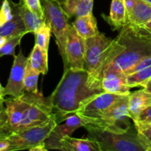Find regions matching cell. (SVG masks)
Returning a JSON list of instances; mask_svg holds the SVG:
<instances>
[{"label": "cell", "mask_w": 151, "mask_h": 151, "mask_svg": "<svg viewBox=\"0 0 151 151\" xmlns=\"http://www.w3.org/2000/svg\"><path fill=\"white\" fill-rule=\"evenodd\" d=\"M139 37H141V38H144V39H145V40H147V41L151 42V33L150 34H147V35H142V36H139Z\"/></svg>", "instance_id": "39"}, {"label": "cell", "mask_w": 151, "mask_h": 151, "mask_svg": "<svg viewBox=\"0 0 151 151\" xmlns=\"http://www.w3.org/2000/svg\"><path fill=\"white\" fill-rule=\"evenodd\" d=\"M30 150V151H47L48 150L47 148H46L45 145H44V142L41 143V144L35 146V147H32L30 148V150Z\"/></svg>", "instance_id": "35"}, {"label": "cell", "mask_w": 151, "mask_h": 151, "mask_svg": "<svg viewBox=\"0 0 151 151\" xmlns=\"http://www.w3.org/2000/svg\"><path fill=\"white\" fill-rule=\"evenodd\" d=\"M35 95L32 93L24 92L19 97H11V98L4 100L7 114V123L5 130L9 136L18 131L24 112L30 106Z\"/></svg>", "instance_id": "11"}, {"label": "cell", "mask_w": 151, "mask_h": 151, "mask_svg": "<svg viewBox=\"0 0 151 151\" xmlns=\"http://www.w3.org/2000/svg\"><path fill=\"white\" fill-rule=\"evenodd\" d=\"M150 105L151 94L145 91L144 88L130 93L128 99V111L130 119L133 121L136 120L140 112Z\"/></svg>", "instance_id": "16"}, {"label": "cell", "mask_w": 151, "mask_h": 151, "mask_svg": "<svg viewBox=\"0 0 151 151\" xmlns=\"http://www.w3.org/2000/svg\"><path fill=\"white\" fill-rule=\"evenodd\" d=\"M28 60V58L24 55L22 50L19 51L18 55H15L7 83L3 88L4 96L8 95L12 97H16L25 92L24 77Z\"/></svg>", "instance_id": "12"}, {"label": "cell", "mask_w": 151, "mask_h": 151, "mask_svg": "<svg viewBox=\"0 0 151 151\" xmlns=\"http://www.w3.org/2000/svg\"><path fill=\"white\" fill-rule=\"evenodd\" d=\"M143 88L144 89L145 91L151 94V78L146 83V84H145L144 86L143 87Z\"/></svg>", "instance_id": "36"}, {"label": "cell", "mask_w": 151, "mask_h": 151, "mask_svg": "<svg viewBox=\"0 0 151 151\" xmlns=\"http://www.w3.org/2000/svg\"><path fill=\"white\" fill-rule=\"evenodd\" d=\"M40 73L31 66L30 63L28 60L25 68V77H24V91L25 92L38 94V79Z\"/></svg>", "instance_id": "24"}, {"label": "cell", "mask_w": 151, "mask_h": 151, "mask_svg": "<svg viewBox=\"0 0 151 151\" xmlns=\"http://www.w3.org/2000/svg\"><path fill=\"white\" fill-rule=\"evenodd\" d=\"M7 39L5 38V37H4V36H2V35H0V48H1L3 45H4V43L6 42V41H7Z\"/></svg>", "instance_id": "38"}, {"label": "cell", "mask_w": 151, "mask_h": 151, "mask_svg": "<svg viewBox=\"0 0 151 151\" xmlns=\"http://www.w3.org/2000/svg\"><path fill=\"white\" fill-rule=\"evenodd\" d=\"M65 123L56 125L52 130L51 133L47 139L44 140V145L47 150H59L60 145L59 141L65 136H70L78 128L85 125V122L81 119L76 114L68 116L65 121Z\"/></svg>", "instance_id": "13"}, {"label": "cell", "mask_w": 151, "mask_h": 151, "mask_svg": "<svg viewBox=\"0 0 151 151\" xmlns=\"http://www.w3.org/2000/svg\"><path fill=\"white\" fill-rule=\"evenodd\" d=\"M44 12V22L50 25L54 35L63 63L65 62V43L70 28V18L64 11L59 0H40Z\"/></svg>", "instance_id": "5"}, {"label": "cell", "mask_w": 151, "mask_h": 151, "mask_svg": "<svg viewBox=\"0 0 151 151\" xmlns=\"http://www.w3.org/2000/svg\"><path fill=\"white\" fill-rule=\"evenodd\" d=\"M16 3L12 0H3L0 7V27L13 19Z\"/></svg>", "instance_id": "28"}, {"label": "cell", "mask_w": 151, "mask_h": 151, "mask_svg": "<svg viewBox=\"0 0 151 151\" xmlns=\"http://www.w3.org/2000/svg\"><path fill=\"white\" fill-rule=\"evenodd\" d=\"M128 24L140 26L151 19V4L144 0H136L131 11L127 15Z\"/></svg>", "instance_id": "20"}, {"label": "cell", "mask_w": 151, "mask_h": 151, "mask_svg": "<svg viewBox=\"0 0 151 151\" xmlns=\"http://www.w3.org/2000/svg\"><path fill=\"white\" fill-rule=\"evenodd\" d=\"M4 96L3 94V87L1 86V83H0V102H2L4 100Z\"/></svg>", "instance_id": "37"}, {"label": "cell", "mask_w": 151, "mask_h": 151, "mask_svg": "<svg viewBox=\"0 0 151 151\" xmlns=\"http://www.w3.org/2000/svg\"><path fill=\"white\" fill-rule=\"evenodd\" d=\"M128 95H123L107 111L103 117L95 123H89L113 131H123L131 126L128 111Z\"/></svg>", "instance_id": "9"}, {"label": "cell", "mask_w": 151, "mask_h": 151, "mask_svg": "<svg viewBox=\"0 0 151 151\" xmlns=\"http://www.w3.org/2000/svg\"><path fill=\"white\" fill-rule=\"evenodd\" d=\"M60 150L63 151H100L98 145L93 140L73 138L65 136L59 141Z\"/></svg>", "instance_id": "19"}, {"label": "cell", "mask_w": 151, "mask_h": 151, "mask_svg": "<svg viewBox=\"0 0 151 151\" xmlns=\"http://www.w3.org/2000/svg\"><path fill=\"white\" fill-rule=\"evenodd\" d=\"M94 0H59L68 17H79L93 13Z\"/></svg>", "instance_id": "17"}, {"label": "cell", "mask_w": 151, "mask_h": 151, "mask_svg": "<svg viewBox=\"0 0 151 151\" xmlns=\"http://www.w3.org/2000/svg\"><path fill=\"white\" fill-rule=\"evenodd\" d=\"M53 118L52 108L48 97H44L39 92L36 94L30 106L24 112L17 131L44 125Z\"/></svg>", "instance_id": "8"}, {"label": "cell", "mask_w": 151, "mask_h": 151, "mask_svg": "<svg viewBox=\"0 0 151 151\" xmlns=\"http://www.w3.org/2000/svg\"><path fill=\"white\" fill-rule=\"evenodd\" d=\"M150 66H151V56L144 58L139 60L138 63H136V64L133 65L132 67H130V69H127V70L124 72V74H125L126 75H130V74L138 72V71H140L142 70V69H146V68L150 67Z\"/></svg>", "instance_id": "30"}, {"label": "cell", "mask_w": 151, "mask_h": 151, "mask_svg": "<svg viewBox=\"0 0 151 151\" xmlns=\"http://www.w3.org/2000/svg\"><path fill=\"white\" fill-rule=\"evenodd\" d=\"M151 56V42L136 35L129 24L115 38V50L107 65L122 72L144 58Z\"/></svg>", "instance_id": "2"}, {"label": "cell", "mask_w": 151, "mask_h": 151, "mask_svg": "<svg viewBox=\"0 0 151 151\" xmlns=\"http://www.w3.org/2000/svg\"><path fill=\"white\" fill-rule=\"evenodd\" d=\"M51 33L52 31L50 25L44 22L43 24L34 33L36 38L35 44L38 45L43 50L48 51Z\"/></svg>", "instance_id": "26"}, {"label": "cell", "mask_w": 151, "mask_h": 151, "mask_svg": "<svg viewBox=\"0 0 151 151\" xmlns=\"http://www.w3.org/2000/svg\"><path fill=\"white\" fill-rule=\"evenodd\" d=\"M2 1H3V0H0V7H1V4H2Z\"/></svg>", "instance_id": "42"}, {"label": "cell", "mask_w": 151, "mask_h": 151, "mask_svg": "<svg viewBox=\"0 0 151 151\" xmlns=\"http://www.w3.org/2000/svg\"><path fill=\"white\" fill-rule=\"evenodd\" d=\"M144 1H146L147 2H148V3H149V4H151V0H144Z\"/></svg>", "instance_id": "41"}, {"label": "cell", "mask_w": 151, "mask_h": 151, "mask_svg": "<svg viewBox=\"0 0 151 151\" xmlns=\"http://www.w3.org/2000/svg\"><path fill=\"white\" fill-rule=\"evenodd\" d=\"M114 50L115 39L107 38L102 32L85 40L84 69L87 71L89 81L93 86L102 88V74L111 62Z\"/></svg>", "instance_id": "3"}, {"label": "cell", "mask_w": 151, "mask_h": 151, "mask_svg": "<svg viewBox=\"0 0 151 151\" xmlns=\"http://www.w3.org/2000/svg\"><path fill=\"white\" fill-rule=\"evenodd\" d=\"M57 125L54 118L44 125L31 127L14 132L7 137L10 143V151L30 150L44 142L52 130Z\"/></svg>", "instance_id": "6"}, {"label": "cell", "mask_w": 151, "mask_h": 151, "mask_svg": "<svg viewBox=\"0 0 151 151\" xmlns=\"http://www.w3.org/2000/svg\"><path fill=\"white\" fill-rule=\"evenodd\" d=\"M138 137L145 151H151V124L133 122Z\"/></svg>", "instance_id": "27"}, {"label": "cell", "mask_w": 151, "mask_h": 151, "mask_svg": "<svg viewBox=\"0 0 151 151\" xmlns=\"http://www.w3.org/2000/svg\"><path fill=\"white\" fill-rule=\"evenodd\" d=\"M10 143L7 138L0 139V151H10Z\"/></svg>", "instance_id": "34"}, {"label": "cell", "mask_w": 151, "mask_h": 151, "mask_svg": "<svg viewBox=\"0 0 151 151\" xmlns=\"http://www.w3.org/2000/svg\"><path fill=\"white\" fill-rule=\"evenodd\" d=\"M87 138L98 145L100 151H145L134 124L123 131H113L92 124L84 125Z\"/></svg>", "instance_id": "4"}, {"label": "cell", "mask_w": 151, "mask_h": 151, "mask_svg": "<svg viewBox=\"0 0 151 151\" xmlns=\"http://www.w3.org/2000/svg\"><path fill=\"white\" fill-rule=\"evenodd\" d=\"M48 51L43 50L35 44L30 55L28 57V61L35 70L43 75L48 72Z\"/></svg>", "instance_id": "23"}, {"label": "cell", "mask_w": 151, "mask_h": 151, "mask_svg": "<svg viewBox=\"0 0 151 151\" xmlns=\"http://www.w3.org/2000/svg\"><path fill=\"white\" fill-rule=\"evenodd\" d=\"M2 102H3V101H2ZM0 103H1V102H0Z\"/></svg>", "instance_id": "43"}, {"label": "cell", "mask_w": 151, "mask_h": 151, "mask_svg": "<svg viewBox=\"0 0 151 151\" xmlns=\"http://www.w3.org/2000/svg\"><path fill=\"white\" fill-rule=\"evenodd\" d=\"M151 78V66L126 75L127 85L130 88L142 86Z\"/></svg>", "instance_id": "25"}, {"label": "cell", "mask_w": 151, "mask_h": 151, "mask_svg": "<svg viewBox=\"0 0 151 151\" xmlns=\"http://www.w3.org/2000/svg\"><path fill=\"white\" fill-rule=\"evenodd\" d=\"M26 5L41 19L44 20V12L40 0H24Z\"/></svg>", "instance_id": "31"}, {"label": "cell", "mask_w": 151, "mask_h": 151, "mask_svg": "<svg viewBox=\"0 0 151 151\" xmlns=\"http://www.w3.org/2000/svg\"><path fill=\"white\" fill-rule=\"evenodd\" d=\"M85 39L81 38L71 24L65 43V62L64 70L67 69H84Z\"/></svg>", "instance_id": "10"}, {"label": "cell", "mask_w": 151, "mask_h": 151, "mask_svg": "<svg viewBox=\"0 0 151 151\" xmlns=\"http://www.w3.org/2000/svg\"><path fill=\"white\" fill-rule=\"evenodd\" d=\"M133 122H137L144 124H151V105L142 110L138 115L136 120Z\"/></svg>", "instance_id": "32"}, {"label": "cell", "mask_w": 151, "mask_h": 151, "mask_svg": "<svg viewBox=\"0 0 151 151\" xmlns=\"http://www.w3.org/2000/svg\"><path fill=\"white\" fill-rule=\"evenodd\" d=\"M4 101L0 103V131L4 132L6 135L8 137V133L5 130L6 125L7 123V114Z\"/></svg>", "instance_id": "33"}, {"label": "cell", "mask_w": 151, "mask_h": 151, "mask_svg": "<svg viewBox=\"0 0 151 151\" xmlns=\"http://www.w3.org/2000/svg\"><path fill=\"white\" fill-rule=\"evenodd\" d=\"M101 85L106 92L118 95L130 94V88L127 85L125 74L110 66H107L104 69Z\"/></svg>", "instance_id": "14"}, {"label": "cell", "mask_w": 151, "mask_h": 151, "mask_svg": "<svg viewBox=\"0 0 151 151\" xmlns=\"http://www.w3.org/2000/svg\"><path fill=\"white\" fill-rule=\"evenodd\" d=\"M4 138H7V135L5 134V133L3 132V131H0V139H2Z\"/></svg>", "instance_id": "40"}, {"label": "cell", "mask_w": 151, "mask_h": 151, "mask_svg": "<svg viewBox=\"0 0 151 151\" xmlns=\"http://www.w3.org/2000/svg\"><path fill=\"white\" fill-rule=\"evenodd\" d=\"M72 25L76 30L77 33L85 40L95 36L99 32L97 27V21L93 13L76 18Z\"/></svg>", "instance_id": "18"}, {"label": "cell", "mask_w": 151, "mask_h": 151, "mask_svg": "<svg viewBox=\"0 0 151 151\" xmlns=\"http://www.w3.org/2000/svg\"><path fill=\"white\" fill-rule=\"evenodd\" d=\"M103 19L113 27V29H120L128 24L127 10L124 0H112L110 10L108 16L102 14Z\"/></svg>", "instance_id": "15"}, {"label": "cell", "mask_w": 151, "mask_h": 151, "mask_svg": "<svg viewBox=\"0 0 151 151\" xmlns=\"http://www.w3.org/2000/svg\"><path fill=\"white\" fill-rule=\"evenodd\" d=\"M23 36V35H20L8 38L4 43V45L0 48V58L4 55H12L14 57L15 49H16V46L20 44Z\"/></svg>", "instance_id": "29"}, {"label": "cell", "mask_w": 151, "mask_h": 151, "mask_svg": "<svg viewBox=\"0 0 151 151\" xmlns=\"http://www.w3.org/2000/svg\"><path fill=\"white\" fill-rule=\"evenodd\" d=\"M122 96L104 91L83 102L76 114L85 122V124L95 123L100 120Z\"/></svg>", "instance_id": "7"}, {"label": "cell", "mask_w": 151, "mask_h": 151, "mask_svg": "<svg viewBox=\"0 0 151 151\" xmlns=\"http://www.w3.org/2000/svg\"><path fill=\"white\" fill-rule=\"evenodd\" d=\"M104 91L103 88H96L90 84L85 69L64 70L59 84L48 97L57 125L76 114L83 102Z\"/></svg>", "instance_id": "1"}, {"label": "cell", "mask_w": 151, "mask_h": 151, "mask_svg": "<svg viewBox=\"0 0 151 151\" xmlns=\"http://www.w3.org/2000/svg\"><path fill=\"white\" fill-rule=\"evenodd\" d=\"M17 7L21 18L25 24L28 33H35L36 31L43 24L44 20L38 17L34 12H33L24 0H19L17 3Z\"/></svg>", "instance_id": "21"}, {"label": "cell", "mask_w": 151, "mask_h": 151, "mask_svg": "<svg viewBox=\"0 0 151 151\" xmlns=\"http://www.w3.org/2000/svg\"><path fill=\"white\" fill-rule=\"evenodd\" d=\"M26 34H28V32L18 10L17 3H16L14 16L11 20L0 27V35L8 39L13 37L20 35H25Z\"/></svg>", "instance_id": "22"}]
</instances>
